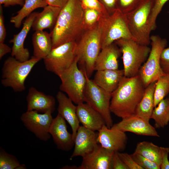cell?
I'll list each match as a JSON object with an SVG mask.
<instances>
[{"label":"cell","mask_w":169,"mask_h":169,"mask_svg":"<svg viewBox=\"0 0 169 169\" xmlns=\"http://www.w3.org/2000/svg\"><path fill=\"white\" fill-rule=\"evenodd\" d=\"M156 81L146 88L143 96L135 111L136 115L149 122L154 108V95Z\"/></svg>","instance_id":"cell-26"},{"label":"cell","mask_w":169,"mask_h":169,"mask_svg":"<svg viewBox=\"0 0 169 169\" xmlns=\"http://www.w3.org/2000/svg\"><path fill=\"white\" fill-rule=\"evenodd\" d=\"M114 43L122 54L124 76L130 78L137 75L147 59L151 48L131 39L121 38Z\"/></svg>","instance_id":"cell-6"},{"label":"cell","mask_w":169,"mask_h":169,"mask_svg":"<svg viewBox=\"0 0 169 169\" xmlns=\"http://www.w3.org/2000/svg\"><path fill=\"white\" fill-rule=\"evenodd\" d=\"M25 165L20 164L19 161L14 156L6 152L2 148L0 150V169H24Z\"/></svg>","instance_id":"cell-31"},{"label":"cell","mask_w":169,"mask_h":169,"mask_svg":"<svg viewBox=\"0 0 169 169\" xmlns=\"http://www.w3.org/2000/svg\"><path fill=\"white\" fill-rule=\"evenodd\" d=\"M98 24L101 30V49L120 39L134 40L125 15L118 9L111 14L101 15Z\"/></svg>","instance_id":"cell-5"},{"label":"cell","mask_w":169,"mask_h":169,"mask_svg":"<svg viewBox=\"0 0 169 169\" xmlns=\"http://www.w3.org/2000/svg\"><path fill=\"white\" fill-rule=\"evenodd\" d=\"M58 105V114L60 115L69 125L72 129V134L74 140L79 125L77 112V106L63 92L59 91L56 95Z\"/></svg>","instance_id":"cell-20"},{"label":"cell","mask_w":169,"mask_h":169,"mask_svg":"<svg viewBox=\"0 0 169 169\" xmlns=\"http://www.w3.org/2000/svg\"><path fill=\"white\" fill-rule=\"evenodd\" d=\"M156 128H163L169 122V97L163 99L155 107L151 117Z\"/></svg>","instance_id":"cell-28"},{"label":"cell","mask_w":169,"mask_h":169,"mask_svg":"<svg viewBox=\"0 0 169 169\" xmlns=\"http://www.w3.org/2000/svg\"><path fill=\"white\" fill-rule=\"evenodd\" d=\"M38 13L33 12L28 16L23 23L21 30L18 34L14 35L9 42L13 44L11 56L20 61L24 62L29 59L30 53L28 49L24 48V42Z\"/></svg>","instance_id":"cell-17"},{"label":"cell","mask_w":169,"mask_h":169,"mask_svg":"<svg viewBox=\"0 0 169 169\" xmlns=\"http://www.w3.org/2000/svg\"><path fill=\"white\" fill-rule=\"evenodd\" d=\"M85 29L84 9L80 0H69L61 8L55 25L50 32L52 49L75 41Z\"/></svg>","instance_id":"cell-1"},{"label":"cell","mask_w":169,"mask_h":169,"mask_svg":"<svg viewBox=\"0 0 169 169\" xmlns=\"http://www.w3.org/2000/svg\"><path fill=\"white\" fill-rule=\"evenodd\" d=\"M150 40L151 48L150 53L138 74L146 88L165 74L160 67V57L162 51L166 46L167 41L158 35L151 36Z\"/></svg>","instance_id":"cell-9"},{"label":"cell","mask_w":169,"mask_h":169,"mask_svg":"<svg viewBox=\"0 0 169 169\" xmlns=\"http://www.w3.org/2000/svg\"><path fill=\"white\" fill-rule=\"evenodd\" d=\"M145 88L138 74L130 78L124 76L117 89L111 94V112L122 119L135 114Z\"/></svg>","instance_id":"cell-2"},{"label":"cell","mask_w":169,"mask_h":169,"mask_svg":"<svg viewBox=\"0 0 169 169\" xmlns=\"http://www.w3.org/2000/svg\"><path fill=\"white\" fill-rule=\"evenodd\" d=\"M62 169H78V167L75 166H66L64 167H63V168H62Z\"/></svg>","instance_id":"cell-46"},{"label":"cell","mask_w":169,"mask_h":169,"mask_svg":"<svg viewBox=\"0 0 169 169\" xmlns=\"http://www.w3.org/2000/svg\"><path fill=\"white\" fill-rule=\"evenodd\" d=\"M118 153L120 159L129 169H142L135 162L131 155L127 153L118 152Z\"/></svg>","instance_id":"cell-38"},{"label":"cell","mask_w":169,"mask_h":169,"mask_svg":"<svg viewBox=\"0 0 169 169\" xmlns=\"http://www.w3.org/2000/svg\"><path fill=\"white\" fill-rule=\"evenodd\" d=\"M53 113L48 111L40 114L36 110L27 111L21 116L25 126L40 140L46 141L50 138L49 129L54 118Z\"/></svg>","instance_id":"cell-12"},{"label":"cell","mask_w":169,"mask_h":169,"mask_svg":"<svg viewBox=\"0 0 169 169\" xmlns=\"http://www.w3.org/2000/svg\"><path fill=\"white\" fill-rule=\"evenodd\" d=\"M24 3V0H0V4H3L5 7L19 5L23 6Z\"/></svg>","instance_id":"cell-43"},{"label":"cell","mask_w":169,"mask_h":169,"mask_svg":"<svg viewBox=\"0 0 169 169\" xmlns=\"http://www.w3.org/2000/svg\"><path fill=\"white\" fill-rule=\"evenodd\" d=\"M58 76L61 81L59 89L61 91L66 93L77 105L84 102L86 78L83 70L78 67L76 59L69 68Z\"/></svg>","instance_id":"cell-8"},{"label":"cell","mask_w":169,"mask_h":169,"mask_svg":"<svg viewBox=\"0 0 169 169\" xmlns=\"http://www.w3.org/2000/svg\"><path fill=\"white\" fill-rule=\"evenodd\" d=\"M145 0H117V9L126 14L136 9Z\"/></svg>","instance_id":"cell-32"},{"label":"cell","mask_w":169,"mask_h":169,"mask_svg":"<svg viewBox=\"0 0 169 169\" xmlns=\"http://www.w3.org/2000/svg\"><path fill=\"white\" fill-rule=\"evenodd\" d=\"M169 0H154L150 16V23L151 31L156 28V20L165 3Z\"/></svg>","instance_id":"cell-34"},{"label":"cell","mask_w":169,"mask_h":169,"mask_svg":"<svg viewBox=\"0 0 169 169\" xmlns=\"http://www.w3.org/2000/svg\"><path fill=\"white\" fill-rule=\"evenodd\" d=\"M6 35L2 6L0 4V43H4Z\"/></svg>","instance_id":"cell-42"},{"label":"cell","mask_w":169,"mask_h":169,"mask_svg":"<svg viewBox=\"0 0 169 169\" xmlns=\"http://www.w3.org/2000/svg\"><path fill=\"white\" fill-rule=\"evenodd\" d=\"M111 165L112 169H129L119 157L118 152H115L113 155Z\"/></svg>","instance_id":"cell-40"},{"label":"cell","mask_w":169,"mask_h":169,"mask_svg":"<svg viewBox=\"0 0 169 169\" xmlns=\"http://www.w3.org/2000/svg\"><path fill=\"white\" fill-rule=\"evenodd\" d=\"M135 162L142 169H160V166L141 155L135 152L131 155Z\"/></svg>","instance_id":"cell-35"},{"label":"cell","mask_w":169,"mask_h":169,"mask_svg":"<svg viewBox=\"0 0 169 169\" xmlns=\"http://www.w3.org/2000/svg\"><path fill=\"white\" fill-rule=\"evenodd\" d=\"M27 111L36 110L40 113H52L55 110V100L52 95H47L35 88H29L26 98Z\"/></svg>","instance_id":"cell-19"},{"label":"cell","mask_w":169,"mask_h":169,"mask_svg":"<svg viewBox=\"0 0 169 169\" xmlns=\"http://www.w3.org/2000/svg\"><path fill=\"white\" fill-rule=\"evenodd\" d=\"M169 93V74L161 76L157 80L154 92V107Z\"/></svg>","instance_id":"cell-30"},{"label":"cell","mask_w":169,"mask_h":169,"mask_svg":"<svg viewBox=\"0 0 169 169\" xmlns=\"http://www.w3.org/2000/svg\"><path fill=\"white\" fill-rule=\"evenodd\" d=\"M111 128L125 132H130L136 134L160 137L156 128L148 121L135 114L122 119L118 123L113 125Z\"/></svg>","instance_id":"cell-14"},{"label":"cell","mask_w":169,"mask_h":169,"mask_svg":"<svg viewBox=\"0 0 169 169\" xmlns=\"http://www.w3.org/2000/svg\"><path fill=\"white\" fill-rule=\"evenodd\" d=\"M12 48L4 43H0V59L8 53L11 52Z\"/></svg>","instance_id":"cell-45"},{"label":"cell","mask_w":169,"mask_h":169,"mask_svg":"<svg viewBox=\"0 0 169 169\" xmlns=\"http://www.w3.org/2000/svg\"><path fill=\"white\" fill-rule=\"evenodd\" d=\"M83 71L86 79L84 92V102L99 112L106 125L110 128L113 125L110 110L111 94L98 86Z\"/></svg>","instance_id":"cell-10"},{"label":"cell","mask_w":169,"mask_h":169,"mask_svg":"<svg viewBox=\"0 0 169 169\" xmlns=\"http://www.w3.org/2000/svg\"><path fill=\"white\" fill-rule=\"evenodd\" d=\"M76 42L65 43L52 49L43 59L46 69L58 76L76 60Z\"/></svg>","instance_id":"cell-11"},{"label":"cell","mask_w":169,"mask_h":169,"mask_svg":"<svg viewBox=\"0 0 169 169\" xmlns=\"http://www.w3.org/2000/svg\"><path fill=\"white\" fill-rule=\"evenodd\" d=\"M124 76V69L98 70L93 80L98 86L112 94L117 89Z\"/></svg>","instance_id":"cell-23"},{"label":"cell","mask_w":169,"mask_h":169,"mask_svg":"<svg viewBox=\"0 0 169 169\" xmlns=\"http://www.w3.org/2000/svg\"><path fill=\"white\" fill-rule=\"evenodd\" d=\"M108 13L111 14L117 9V0H100Z\"/></svg>","instance_id":"cell-41"},{"label":"cell","mask_w":169,"mask_h":169,"mask_svg":"<svg viewBox=\"0 0 169 169\" xmlns=\"http://www.w3.org/2000/svg\"><path fill=\"white\" fill-rule=\"evenodd\" d=\"M115 152L97 144L91 152L82 157L78 169H112V159Z\"/></svg>","instance_id":"cell-15"},{"label":"cell","mask_w":169,"mask_h":169,"mask_svg":"<svg viewBox=\"0 0 169 169\" xmlns=\"http://www.w3.org/2000/svg\"><path fill=\"white\" fill-rule=\"evenodd\" d=\"M121 54L114 43L101 49L96 60L95 70L118 69V59Z\"/></svg>","instance_id":"cell-22"},{"label":"cell","mask_w":169,"mask_h":169,"mask_svg":"<svg viewBox=\"0 0 169 169\" xmlns=\"http://www.w3.org/2000/svg\"><path fill=\"white\" fill-rule=\"evenodd\" d=\"M33 57L40 60L44 59L52 49L51 34L43 30L36 31L32 37Z\"/></svg>","instance_id":"cell-25"},{"label":"cell","mask_w":169,"mask_h":169,"mask_svg":"<svg viewBox=\"0 0 169 169\" xmlns=\"http://www.w3.org/2000/svg\"><path fill=\"white\" fill-rule=\"evenodd\" d=\"M161 163L160 169H169V161L168 159L169 148L161 147Z\"/></svg>","instance_id":"cell-39"},{"label":"cell","mask_w":169,"mask_h":169,"mask_svg":"<svg viewBox=\"0 0 169 169\" xmlns=\"http://www.w3.org/2000/svg\"><path fill=\"white\" fill-rule=\"evenodd\" d=\"M40 60L33 56L21 62L10 56L5 61L2 69L1 83L5 87L11 88L15 92L25 89V81L34 66Z\"/></svg>","instance_id":"cell-4"},{"label":"cell","mask_w":169,"mask_h":169,"mask_svg":"<svg viewBox=\"0 0 169 169\" xmlns=\"http://www.w3.org/2000/svg\"><path fill=\"white\" fill-rule=\"evenodd\" d=\"M154 0H145L135 10L125 14L130 32L134 41L143 45L151 43L150 16Z\"/></svg>","instance_id":"cell-7"},{"label":"cell","mask_w":169,"mask_h":169,"mask_svg":"<svg viewBox=\"0 0 169 169\" xmlns=\"http://www.w3.org/2000/svg\"><path fill=\"white\" fill-rule=\"evenodd\" d=\"M69 0H46L49 5H52L62 8Z\"/></svg>","instance_id":"cell-44"},{"label":"cell","mask_w":169,"mask_h":169,"mask_svg":"<svg viewBox=\"0 0 169 169\" xmlns=\"http://www.w3.org/2000/svg\"><path fill=\"white\" fill-rule=\"evenodd\" d=\"M98 132L97 141L103 147L118 152L122 151L125 148L128 137L125 132L109 128L105 125Z\"/></svg>","instance_id":"cell-13"},{"label":"cell","mask_w":169,"mask_h":169,"mask_svg":"<svg viewBox=\"0 0 169 169\" xmlns=\"http://www.w3.org/2000/svg\"><path fill=\"white\" fill-rule=\"evenodd\" d=\"M49 132L58 149L68 151L74 146L72 134L68 131L65 120L59 114L54 119Z\"/></svg>","instance_id":"cell-16"},{"label":"cell","mask_w":169,"mask_h":169,"mask_svg":"<svg viewBox=\"0 0 169 169\" xmlns=\"http://www.w3.org/2000/svg\"><path fill=\"white\" fill-rule=\"evenodd\" d=\"M84 9L90 8L95 10L101 15L109 14L100 0H80Z\"/></svg>","instance_id":"cell-36"},{"label":"cell","mask_w":169,"mask_h":169,"mask_svg":"<svg viewBox=\"0 0 169 169\" xmlns=\"http://www.w3.org/2000/svg\"><path fill=\"white\" fill-rule=\"evenodd\" d=\"M48 4L46 0H24L22 8L17 12L16 15L12 17L10 22L14 24L16 28H19L22 22L35 9L40 8H44Z\"/></svg>","instance_id":"cell-27"},{"label":"cell","mask_w":169,"mask_h":169,"mask_svg":"<svg viewBox=\"0 0 169 169\" xmlns=\"http://www.w3.org/2000/svg\"><path fill=\"white\" fill-rule=\"evenodd\" d=\"M101 14L98 11L93 9H84V20L85 29L97 23Z\"/></svg>","instance_id":"cell-33"},{"label":"cell","mask_w":169,"mask_h":169,"mask_svg":"<svg viewBox=\"0 0 169 169\" xmlns=\"http://www.w3.org/2000/svg\"><path fill=\"white\" fill-rule=\"evenodd\" d=\"M97 134L95 131L79 126L74 138V149L70 159L74 157H82L91 152L98 144Z\"/></svg>","instance_id":"cell-18"},{"label":"cell","mask_w":169,"mask_h":169,"mask_svg":"<svg viewBox=\"0 0 169 169\" xmlns=\"http://www.w3.org/2000/svg\"><path fill=\"white\" fill-rule=\"evenodd\" d=\"M135 152L155 162L160 166L161 163V147L151 142L143 141L137 144Z\"/></svg>","instance_id":"cell-29"},{"label":"cell","mask_w":169,"mask_h":169,"mask_svg":"<svg viewBox=\"0 0 169 169\" xmlns=\"http://www.w3.org/2000/svg\"><path fill=\"white\" fill-rule=\"evenodd\" d=\"M76 59L81 69L90 78L101 49V30L98 22L86 28L76 41Z\"/></svg>","instance_id":"cell-3"},{"label":"cell","mask_w":169,"mask_h":169,"mask_svg":"<svg viewBox=\"0 0 169 169\" xmlns=\"http://www.w3.org/2000/svg\"><path fill=\"white\" fill-rule=\"evenodd\" d=\"M61 8L48 5L38 13L33 22L32 28L35 31L49 29L51 31L56 23ZM50 31V32H51Z\"/></svg>","instance_id":"cell-24"},{"label":"cell","mask_w":169,"mask_h":169,"mask_svg":"<svg viewBox=\"0 0 169 169\" xmlns=\"http://www.w3.org/2000/svg\"><path fill=\"white\" fill-rule=\"evenodd\" d=\"M76 112L79 122L87 129L98 131L105 125L100 114L87 103L77 105Z\"/></svg>","instance_id":"cell-21"},{"label":"cell","mask_w":169,"mask_h":169,"mask_svg":"<svg viewBox=\"0 0 169 169\" xmlns=\"http://www.w3.org/2000/svg\"><path fill=\"white\" fill-rule=\"evenodd\" d=\"M160 65L165 74H169V46L162 51L160 57Z\"/></svg>","instance_id":"cell-37"}]
</instances>
